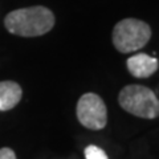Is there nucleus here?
I'll list each match as a JSON object with an SVG mask.
<instances>
[{
	"label": "nucleus",
	"mask_w": 159,
	"mask_h": 159,
	"mask_svg": "<svg viewBox=\"0 0 159 159\" xmlns=\"http://www.w3.org/2000/svg\"><path fill=\"white\" fill-rule=\"evenodd\" d=\"M4 25L12 34L21 37H37L48 33L54 25V15L47 7L36 6L9 12Z\"/></svg>",
	"instance_id": "obj_1"
},
{
	"label": "nucleus",
	"mask_w": 159,
	"mask_h": 159,
	"mask_svg": "<svg viewBox=\"0 0 159 159\" xmlns=\"http://www.w3.org/2000/svg\"><path fill=\"white\" fill-rule=\"evenodd\" d=\"M111 39L118 52H137L150 41L151 28L147 23L142 21V20L127 17L116 24Z\"/></svg>",
	"instance_id": "obj_2"
},
{
	"label": "nucleus",
	"mask_w": 159,
	"mask_h": 159,
	"mask_svg": "<svg viewBox=\"0 0 159 159\" xmlns=\"http://www.w3.org/2000/svg\"><path fill=\"white\" fill-rule=\"evenodd\" d=\"M118 102L123 110L139 118L159 117V99L151 89L143 85H126L119 92Z\"/></svg>",
	"instance_id": "obj_3"
},
{
	"label": "nucleus",
	"mask_w": 159,
	"mask_h": 159,
	"mask_svg": "<svg viewBox=\"0 0 159 159\" xmlns=\"http://www.w3.org/2000/svg\"><path fill=\"white\" fill-rule=\"evenodd\" d=\"M77 118L82 126L101 130L107 123V109L103 99L96 93H85L77 102Z\"/></svg>",
	"instance_id": "obj_4"
},
{
	"label": "nucleus",
	"mask_w": 159,
	"mask_h": 159,
	"mask_svg": "<svg viewBox=\"0 0 159 159\" xmlns=\"http://www.w3.org/2000/svg\"><path fill=\"white\" fill-rule=\"evenodd\" d=\"M127 69L131 76L137 78H147L158 70V60L146 53L134 54L126 62Z\"/></svg>",
	"instance_id": "obj_5"
},
{
	"label": "nucleus",
	"mask_w": 159,
	"mask_h": 159,
	"mask_svg": "<svg viewBox=\"0 0 159 159\" xmlns=\"http://www.w3.org/2000/svg\"><path fill=\"white\" fill-rule=\"evenodd\" d=\"M23 97V90L15 81L0 82V111L11 110L20 102Z\"/></svg>",
	"instance_id": "obj_6"
},
{
	"label": "nucleus",
	"mask_w": 159,
	"mask_h": 159,
	"mask_svg": "<svg viewBox=\"0 0 159 159\" xmlns=\"http://www.w3.org/2000/svg\"><path fill=\"white\" fill-rule=\"evenodd\" d=\"M85 158L86 159H109L106 152L94 145H90L85 148Z\"/></svg>",
	"instance_id": "obj_7"
},
{
	"label": "nucleus",
	"mask_w": 159,
	"mask_h": 159,
	"mask_svg": "<svg viewBox=\"0 0 159 159\" xmlns=\"http://www.w3.org/2000/svg\"><path fill=\"white\" fill-rule=\"evenodd\" d=\"M0 159H16V154L12 148L3 147L0 148Z\"/></svg>",
	"instance_id": "obj_8"
}]
</instances>
